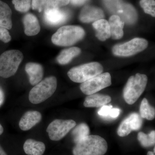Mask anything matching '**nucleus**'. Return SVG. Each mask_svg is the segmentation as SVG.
<instances>
[{"label":"nucleus","mask_w":155,"mask_h":155,"mask_svg":"<svg viewBox=\"0 0 155 155\" xmlns=\"http://www.w3.org/2000/svg\"><path fill=\"white\" fill-rule=\"evenodd\" d=\"M47 2V0H31V8L40 13L45 9Z\"/></svg>","instance_id":"c756f323"},{"label":"nucleus","mask_w":155,"mask_h":155,"mask_svg":"<svg viewBox=\"0 0 155 155\" xmlns=\"http://www.w3.org/2000/svg\"><path fill=\"white\" fill-rule=\"evenodd\" d=\"M131 123L130 118L128 117L124 119L119 125L117 134L119 136L121 137L127 136L133 130V125Z\"/></svg>","instance_id":"393cba45"},{"label":"nucleus","mask_w":155,"mask_h":155,"mask_svg":"<svg viewBox=\"0 0 155 155\" xmlns=\"http://www.w3.org/2000/svg\"><path fill=\"white\" fill-rule=\"evenodd\" d=\"M128 117L133 125V130H139L142 125V120L140 116L137 113H132Z\"/></svg>","instance_id":"c85d7f7f"},{"label":"nucleus","mask_w":155,"mask_h":155,"mask_svg":"<svg viewBox=\"0 0 155 155\" xmlns=\"http://www.w3.org/2000/svg\"><path fill=\"white\" fill-rule=\"evenodd\" d=\"M104 17V11L100 8L93 6H85L81 11L79 19L84 23L95 22Z\"/></svg>","instance_id":"f8f14e48"},{"label":"nucleus","mask_w":155,"mask_h":155,"mask_svg":"<svg viewBox=\"0 0 155 155\" xmlns=\"http://www.w3.org/2000/svg\"><path fill=\"white\" fill-rule=\"evenodd\" d=\"M0 155H8L0 145Z\"/></svg>","instance_id":"c9c22d12"},{"label":"nucleus","mask_w":155,"mask_h":155,"mask_svg":"<svg viewBox=\"0 0 155 155\" xmlns=\"http://www.w3.org/2000/svg\"><path fill=\"white\" fill-rule=\"evenodd\" d=\"M111 97L107 95L94 94L85 98L84 105L86 107H99L110 102Z\"/></svg>","instance_id":"dca6fc26"},{"label":"nucleus","mask_w":155,"mask_h":155,"mask_svg":"<svg viewBox=\"0 0 155 155\" xmlns=\"http://www.w3.org/2000/svg\"><path fill=\"white\" fill-rule=\"evenodd\" d=\"M3 132H4V128L2 125L0 124V135L2 134Z\"/></svg>","instance_id":"e433bc0d"},{"label":"nucleus","mask_w":155,"mask_h":155,"mask_svg":"<svg viewBox=\"0 0 155 155\" xmlns=\"http://www.w3.org/2000/svg\"><path fill=\"white\" fill-rule=\"evenodd\" d=\"M108 10L114 15L119 16L127 24L134 23L137 19V14L133 7L123 2L122 0H103Z\"/></svg>","instance_id":"0eeeda50"},{"label":"nucleus","mask_w":155,"mask_h":155,"mask_svg":"<svg viewBox=\"0 0 155 155\" xmlns=\"http://www.w3.org/2000/svg\"><path fill=\"white\" fill-rule=\"evenodd\" d=\"M12 3L17 11L26 13L31 7V0H12Z\"/></svg>","instance_id":"a878e982"},{"label":"nucleus","mask_w":155,"mask_h":155,"mask_svg":"<svg viewBox=\"0 0 155 155\" xmlns=\"http://www.w3.org/2000/svg\"><path fill=\"white\" fill-rule=\"evenodd\" d=\"M76 125V122L71 119H55L50 123L46 131L51 140L58 141L64 138Z\"/></svg>","instance_id":"9d476101"},{"label":"nucleus","mask_w":155,"mask_h":155,"mask_svg":"<svg viewBox=\"0 0 155 155\" xmlns=\"http://www.w3.org/2000/svg\"><path fill=\"white\" fill-rule=\"evenodd\" d=\"M107 149L104 139L98 135H89L76 143L72 152L74 155H104Z\"/></svg>","instance_id":"f257e3e1"},{"label":"nucleus","mask_w":155,"mask_h":155,"mask_svg":"<svg viewBox=\"0 0 155 155\" xmlns=\"http://www.w3.org/2000/svg\"><path fill=\"white\" fill-rule=\"evenodd\" d=\"M23 58L19 50H9L3 53L0 55V77L7 78L15 75Z\"/></svg>","instance_id":"39448f33"},{"label":"nucleus","mask_w":155,"mask_h":155,"mask_svg":"<svg viewBox=\"0 0 155 155\" xmlns=\"http://www.w3.org/2000/svg\"><path fill=\"white\" fill-rule=\"evenodd\" d=\"M111 84L110 74L109 72H105L81 83L80 87L83 93L89 95L110 86Z\"/></svg>","instance_id":"1a4fd4ad"},{"label":"nucleus","mask_w":155,"mask_h":155,"mask_svg":"<svg viewBox=\"0 0 155 155\" xmlns=\"http://www.w3.org/2000/svg\"><path fill=\"white\" fill-rule=\"evenodd\" d=\"M154 154V153L152 152L149 151L148 152L147 155H153Z\"/></svg>","instance_id":"4c0bfd02"},{"label":"nucleus","mask_w":155,"mask_h":155,"mask_svg":"<svg viewBox=\"0 0 155 155\" xmlns=\"http://www.w3.org/2000/svg\"><path fill=\"white\" fill-rule=\"evenodd\" d=\"M89 0H69V3L74 6H80L85 4Z\"/></svg>","instance_id":"72a5a7b5"},{"label":"nucleus","mask_w":155,"mask_h":155,"mask_svg":"<svg viewBox=\"0 0 155 155\" xmlns=\"http://www.w3.org/2000/svg\"><path fill=\"white\" fill-rule=\"evenodd\" d=\"M137 139L143 147H147L152 146L155 143V130H152L148 134L140 132L137 135Z\"/></svg>","instance_id":"b1692460"},{"label":"nucleus","mask_w":155,"mask_h":155,"mask_svg":"<svg viewBox=\"0 0 155 155\" xmlns=\"http://www.w3.org/2000/svg\"><path fill=\"white\" fill-rule=\"evenodd\" d=\"M5 101V94L4 91L0 87V107L3 104Z\"/></svg>","instance_id":"f704fd0d"},{"label":"nucleus","mask_w":155,"mask_h":155,"mask_svg":"<svg viewBox=\"0 0 155 155\" xmlns=\"http://www.w3.org/2000/svg\"><path fill=\"white\" fill-rule=\"evenodd\" d=\"M93 26L96 31V36L101 41H105L111 37L110 28L108 21L101 19L95 21Z\"/></svg>","instance_id":"a211bd4d"},{"label":"nucleus","mask_w":155,"mask_h":155,"mask_svg":"<svg viewBox=\"0 0 155 155\" xmlns=\"http://www.w3.org/2000/svg\"><path fill=\"white\" fill-rule=\"evenodd\" d=\"M45 149L44 143L32 139H27L23 145L24 152L28 155H42Z\"/></svg>","instance_id":"6ab92c4d"},{"label":"nucleus","mask_w":155,"mask_h":155,"mask_svg":"<svg viewBox=\"0 0 155 155\" xmlns=\"http://www.w3.org/2000/svg\"><path fill=\"white\" fill-rule=\"evenodd\" d=\"M25 69L31 85L35 86L41 81L44 75L43 68L41 65L30 62L25 65Z\"/></svg>","instance_id":"4468645a"},{"label":"nucleus","mask_w":155,"mask_h":155,"mask_svg":"<svg viewBox=\"0 0 155 155\" xmlns=\"http://www.w3.org/2000/svg\"></svg>","instance_id":"58836bf2"},{"label":"nucleus","mask_w":155,"mask_h":155,"mask_svg":"<svg viewBox=\"0 0 155 155\" xmlns=\"http://www.w3.org/2000/svg\"><path fill=\"white\" fill-rule=\"evenodd\" d=\"M81 52V50L78 47H72L63 50L57 58L59 64L66 65L71 62L72 59L78 56Z\"/></svg>","instance_id":"412c9836"},{"label":"nucleus","mask_w":155,"mask_h":155,"mask_svg":"<svg viewBox=\"0 0 155 155\" xmlns=\"http://www.w3.org/2000/svg\"><path fill=\"white\" fill-rule=\"evenodd\" d=\"M57 87V79L54 76L47 77L31 90L28 100L34 104H40L52 96Z\"/></svg>","instance_id":"7ed1b4c3"},{"label":"nucleus","mask_w":155,"mask_h":155,"mask_svg":"<svg viewBox=\"0 0 155 155\" xmlns=\"http://www.w3.org/2000/svg\"><path fill=\"white\" fill-rule=\"evenodd\" d=\"M41 119V114L38 111H27L21 117L19 122V127L21 130L27 131L40 122Z\"/></svg>","instance_id":"ddd939ff"},{"label":"nucleus","mask_w":155,"mask_h":155,"mask_svg":"<svg viewBox=\"0 0 155 155\" xmlns=\"http://www.w3.org/2000/svg\"><path fill=\"white\" fill-rule=\"evenodd\" d=\"M147 77L137 73L128 78L123 90L125 101L129 105L134 104L144 91L147 83Z\"/></svg>","instance_id":"20e7f679"},{"label":"nucleus","mask_w":155,"mask_h":155,"mask_svg":"<svg viewBox=\"0 0 155 155\" xmlns=\"http://www.w3.org/2000/svg\"><path fill=\"white\" fill-rule=\"evenodd\" d=\"M11 37L8 29L0 26V41L8 43L11 41Z\"/></svg>","instance_id":"7c9ffc66"},{"label":"nucleus","mask_w":155,"mask_h":155,"mask_svg":"<svg viewBox=\"0 0 155 155\" xmlns=\"http://www.w3.org/2000/svg\"><path fill=\"white\" fill-rule=\"evenodd\" d=\"M90 129L86 123H81L74 128L72 132L73 140L75 144L89 135Z\"/></svg>","instance_id":"4be33fe9"},{"label":"nucleus","mask_w":155,"mask_h":155,"mask_svg":"<svg viewBox=\"0 0 155 155\" xmlns=\"http://www.w3.org/2000/svg\"><path fill=\"white\" fill-rule=\"evenodd\" d=\"M140 5L146 14H149L153 17L155 16V2L154 0H141Z\"/></svg>","instance_id":"bb28decb"},{"label":"nucleus","mask_w":155,"mask_h":155,"mask_svg":"<svg viewBox=\"0 0 155 155\" xmlns=\"http://www.w3.org/2000/svg\"><path fill=\"white\" fill-rule=\"evenodd\" d=\"M103 70L101 64L91 62L73 67L68 71L67 75L73 82L81 83L102 73Z\"/></svg>","instance_id":"423d86ee"},{"label":"nucleus","mask_w":155,"mask_h":155,"mask_svg":"<svg viewBox=\"0 0 155 155\" xmlns=\"http://www.w3.org/2000/svg\"><path fill=\"white\" fill-rule=\"evenodd\" d=\"M112 108H113V106H103L100 109L99 111L98 112V114L100 116H109L110 111Z\"/></svg>","instance_id":"2f4dec72"},{"label":"nucleus","mask_w":155,"mask_h":155,"mask_svg":"<svg viewBox=\"0 0 155 155\" xmlns=\"http://www.w3.org/2000/svg\"><path fill=\"white\" fill-rule=\"evenodd\" d=\"M12 11L8 5L0 0V26L9 30L12 28Z\"/></svg>","instance_id":"aec40b11"},{"label":"nucleus","mask_w":155,"mask_h":155,"mask_svg":"<svg viewBox=\"0 0 155 155\" xmlns=\"http://www.w3.org/2000/svg\"><path fill=\"white\" fill-rule=\"evenodd\" d=\"M140 117L148 120H152L155 117V108L150 105L147 100L144 98L142 100L140 108Z\"/></svg>","instance_id":"5701e85b"},{"label":"nucleus","mask_w":155,"mask_h":155,"mask_svg":"<svg viewBox=\"0 0 155 155\" xmlns=\"http://www.w3.org/2000/svg\"><path fill=\"white\" fill-rule=\"evenodd\" d=\"M24 27V32L28 36L38 34L41 30L38 19L34 14L28 13L25 14L22 19Z\"/></svg>","instance_id":"2eb2a0df"},{"label":"nucleus","mask_w":155,"mask_h":155,"mask_svg":"<svg viewBox=\"0 0 155 155\" xmlns=\"http://www.w3.org/2000/svg\"><path fill=\"white\" fill-rule=\"evenodd\" d=\"M120 110L118 108H112L110 111L109 116L113 118L118 117L120 114Z\"/></svg>","instance_id":"473e14b6"},{"label":"nucleus","mask_w":155,"mask_h":155,"mask_svg":"<svg viewBox=\"0 0 155 155\" xmlns=\"http://www.w3.org/2000/svg\"><path fill=\"white\" fill-rule=\"evenodd\" d=\"M148 44L145 39L136 38L125 43L114 46L112 51L116 56L130 57L143 51L147 47Z\"/></svg>","instance_id":"6e6552de"},{"label":"nucleus","mask_w":155,"mask_h":155,"mask_svg":"<svg viewBox=\"0 0 155 155\" xmlns=\"http://www.w3.org/2000/svg\"><path fill=\"white\" fill-rule=\"evenodd\" d=\"M108 22L110 28L111 37L112 38L118 40L122 38L124 35V21L119 16L113 15L110 17Z\"/></svg>","instance_id":"f3484780"},{"label":"nucleus","mask_w":155,"mask_h":155,"mask_svg":"<svg viewBox=\"0 0 155 155\" xmlns=\"http://www.w3.org/2000/svg\"><path fill=\"white\" fill-rule=\"evenodd\" d=\"M85 31L82 27L76 25H66L61 27L54 34L51 41L59 46H70L83 38Z\"/></svg>","instance_id":"f03ea898"},{"label":"nucleus","mask_w":155,"mask_h":155,"mask_svg":"<svg viewBox=\"0 0 155 155\" xmlns=\"http://www.w3.org/2000/svg\"><path fill=\"white\" fill-rule=\"evenodd\" d=\"M68 17V13L60 8L45 11V21L48 25L52 26L62 24L67 21Z\"/></svg>","instance_id":"9b49d317"},{"label":"nucleus","mask_w":155,"mask_h":155,"mask_svg":"<svg viewBox=\"0 0 155 155\" xmlns=\"http://www.w3.org/2000/svg\"><path fill=\"white\" fill-rule=\"evenodd\" d=\"M69 3V0H47L45 11L59 9L63 6L67 5Z\"/></svg>","instance_id":"cd10ccee"}]
</instances>
